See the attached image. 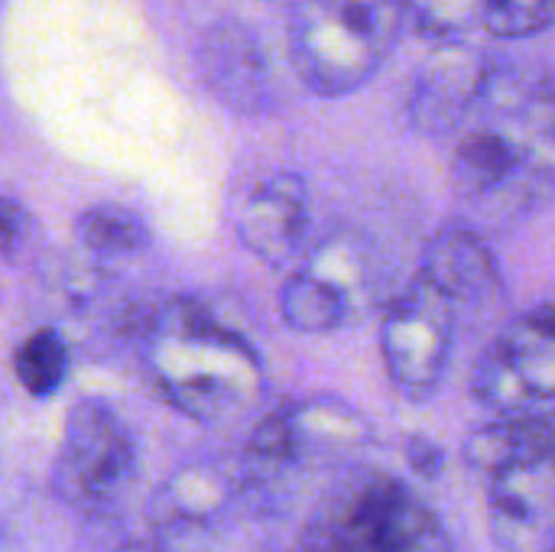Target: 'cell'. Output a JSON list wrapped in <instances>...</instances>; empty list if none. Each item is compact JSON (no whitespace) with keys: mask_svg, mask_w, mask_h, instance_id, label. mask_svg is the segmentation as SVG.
<instances>
[{"mask_svg":"<svg viewBox=\"0 0 555 552\" xmlns=\"http://www.w3.org/2000/svg\"><path fill=\"white\" fill-rule=\"evenodd\" d=\"M146 368L163 400L198 423H221L263 390L257 348L189 296L169 299L156 312Z\"/></svg>","mask_w":555,"mask_h":552,"instance_id":"cell-1","label":"cell"},{"mask_svg":"<svg viewBox=\"0 0 555 552\" xmlns=\"http://www.w3.org/2000/svg\"><path fill=\"white\" fill-rule=\"evenodd\" d=\"M403 29L400 0H296L289 59L312 94L345 98L384 68Z\"/></svg>","mask_w":555,"mask_h":552,"instance_id":"cell-2","label":"cell"},{"mask_svg":"<svg viewBox=\"0 0 555 552\" xmlns=\"http://www.w3.org/2000/svg\"><path fill=\"white\" fill-rule=\"evenodd\" d=\"M299 552H452V537L403 482L367 475L315 511Z\"/></svg>","mask_w":555,"mask_h":552,"instance_id":"cell-3","label":"cell"},{"mask_svg":"<svg viewBox=\"0 0 555 552\" xmlns=\"http://www.w3.org/2000/svg\"><path fill=\"white\" fill-rule=\"evenodd\" d=\"M459 303L426 273H413L380 322V355L390 384L406 400H429L449 368Z\"/></svg>","mask_w":555,"mask_h":552,"instance_id":"cell-4","label":"cell"},{"mask_svg":"<svg viewBox=\"0 0 555 552\" xmlns=\"http://www.w3.org/2000/svg\"><path fill=\"white\" fill-rule=\"evenodd\" d=\"M137 452L120 416L94 397L68 410L52 465L55 495L78 511H104L130 485Z\"/></svg>","mask_w":555,"mask_h":552,"instance_id":"cell-5","label":"cell"},{"mask_svg":"<svg viewBox=\"0 0 555 552\" xmlns=\"http://www.w3.org/2000/svg\"><path fill=\"white\" fill-rule=\"evenodd\" d=\"M475 397L501 416L555 400V299L517 316L488 345L475 368Z\"/></svg>","mask_w":555,"mask_h":552,"instance_id":"cell-6","label":"cell"},{"mask_svg":"<svg viewBox=\"0 0 555 552\" xmlns=\"http://www.w3.org/2000/svg\"><path fill=\"white\" fill-rule=\"evenodd\" d=\"M371 423L338 397H312L263 416L247 442V468L280 472L309 455L348 452L371 442Z\"/></svg>","mask_w":555,"mask_h":552,"instance_id":"cell-7","label":"cell"},{"mask_svg":"<svg viewBox=\"0 0 555 552\" xmlns=\"http://www.w3.org/2000/svg\"><path fill=\"white\" fill-rule=\"evenodd\" d=\"M367 303V264L348 238L319 244L280 290V316L299 335L338 332Z\"/></svg>","mask_w":555,"mask_h":552,"instance_id":"cell-8","label":"cell"},{"mask_svg":"<svg viewBox=\"0 0 555 552\" xmlns=\"http://www.w3.org/2000/svg\"><path fill=\"white\" fill-rule=\"evenodd\" d=\"M452 179L455 189L472 202H504V195H514L517 202L530 205L537 195L550 192L553 169L540 163L537 150L520 133L481 124L459 140Z\"/></svg>","mask_w":555,"mask_h":552,"instance_id":"cell-9","label":"cell"},{"mask_svg":"<svg viewBox=\"0 0 555 552\" xmlns=\"http://www.w3.org/2000/svg\"><path fill=\"white\" fill-rule=\"evenodd\" d=\"M543 420L540 455L488 482V527L504 552H543L555 540V413Z\"/></svg>","mask_w":555,"mask_h":552,"instance_id":"cell-10","label":"cell"},{"mask_svg":"<svg viewBox=\"0 0 555 552\" xmlns=\"http://www.w3.org/2000/svg\"><path fill=\"white\" fill-rule=\"evenodd\" d=\"M491 68L494 62L468 42L436 46L413 78L406 101L410 124L429 137L462 127L472 114H478Z\"/></svg>","mask_w":555,"mask_h":552,"instance_id":"cell-11","label":"cell"},{"mask_svg":"<svg viewBox=\"0 0 555 552\" xmlns=\"http://www.w3.org/2000/svg\"><path fill=\"white\" fill-rule=\"evenodd\" d=\"M306 228H309V185L299 172H286V169L257 182L237 211L241 244L267 264H286L289 257H296Z\"/></svg>","mask_w":555,"mask_h":552,"instance_id":"cell-12","label":"cell"},{"mask_svg":"<svg viewBox=\"0 0 555 552\" xmlns=\"http://www.w3.org/2000/svg\"><path fill=\"white\" fill-rule=\"evenodd\" d=\"M420 273L439 283L459 306H478L504 290L498 257L488 241L475 228L459 221L439 228L429 238Z\"/></svg>","mask_w":555,"mask_h":552,"instance_id":"cell-13","label":"cell"},{"mask_svg":"<svg viewBox=\"0 0 555 552\" xmlns=\"http://www.w3.org/2000/svg\"><path fill=\"white\" fill-rule=\"evenodd\" d=\"M237 482L218 465H192L172 475L156 495L153 517L163 530H195L215 524L234 501Z\"/></svg>","mask_w":555,"mask_h":552,"instance_id":"cell-14","label":"cell"},{"mask_svg":"<svg viewBox=\"0 0 555 552\" xmlns=\"http://www.w3.org/2000/svg\"><path fill=\"white\" fill-rule=\"evenodd\" d=\"M205 75L211 88L237 107H254L267 94L263 52L241 26H221L205 39Z\"/></svg>","mask_w":555,"mask_h":552,"instance_id":"cell-15","label":"cell"},{"mask_svg":"<svg viewBox=\"0 0 555 552\" xmlns=\"http://www.w3.org/2000/svg\"><path fill=\"white\" fill-rule=\"evenodd\" d=\"M75 231L88 251L104 257L137 254L150 244L146 221L124 205H91L88 211L78 215Z\"/></svg>","mask_w":555,"mask_h":552,"instance_id":"cell-16","label":"cell"},{"mask_svg":"<svg viewBox=\"0 0 555 552\" xmlns=\"http://www.w3.org/2000/svg\"><path fill=\"white\" fill-rule=\"evenodd\" d=\"M400 10L406 26L436 46L465 42L485 26V0H400Z\"/></svg>","mask_w":555,"mask_h":552,"instance_id":"cell-17","label":"cell"},{"mask_svg":"<svg viewBox=\"0 0 555 552\" xmlns=\"http://www.w3.org/2000/svg\"><path fill=\"white\" fill-rule=\"evenodd\" d=\"M13 371L26 394L36 400L52 397L68 377V345L55 329H39L16 348Z\"/></svg>","mask_w":555,"mask_h":552,"instance_id":"cell-18","label":"cell"},{"mask_svg":"<svg viewBox=\"0 0 555 552\" xmlns=\"http://www.w3.org/2000/svg\"><path fill=\"white\" fill-rule=\"evenodd\" d=\"M555 26V0H485V29L498 39H533Z\"/></svg>","mask_w":555,"mask_h":552,"instance_id":"cell-19","label":"cell"},{"mask_svg":"<svg viewBox=\"0 0 555 552\" xmlns=\"http://www.w3.org/2000/svg\"><path fill=\"white\" fill-rule=\"evenodd\" d=\"M406 462L423 475V478H439L442 465H446V455L442 449L426 439V436H410L406 439Z\"/></svg>","mask_w":555,"mask_h":552,"instance_id":"cell-20","label":"cell"},{"mask_svg":"<svg viewBox=\"0 0 555 552\" xmlns=\"http://www.w3.org/2000/svg\"><path fill=\"white\" fill-rule=\"evenodd\" d=\"M23 221H26L23 208H20L13 198L0 195V251H3V254H10V247H13L16 238L23 234Z\"/></svg>","mask_w":555,"mask_h":552,"instance_id":"cell-21","label":"cell"},{"mask_svg":"<svg viewBox=\"0 0 555 552\" xmlns=\"http://www.w3.org/2000/svg\"><path fill=\"white\" fill-rule=\"evenodd\" d=\"M120 552H159V550H153V547H130V550H120Z\"/></svg>","mask_w":555,"mask_h":552,"instance_id":"cell-22","label":"cell"},{"mask_svg":"<svg viewBox=\"0 0 555 552\" xmlns=\"http://www.w3.org/2000/svg\"><path fill=\"white\" fill-rule=\"evenodd\" d=\"M543 552H555V540H553V543H550V547H546V550H543Z\"/></svg>","mask_w":555,"mask_h":552,"instance_id":"cell-23","label":"cell"},{"mask_svg":"<svg viewBox=\"0 0 555 552\" xmlns=\"http://www.w3.org/2000/svg\"><path fill=\"white\" fill-rule=\"evenodd\" d=\"M296 552H299V550H296Z\"/></svg>","mask_w":555,"mask_h":552,"instance_id":"cell-24","label":"cell"}]
</instances>
